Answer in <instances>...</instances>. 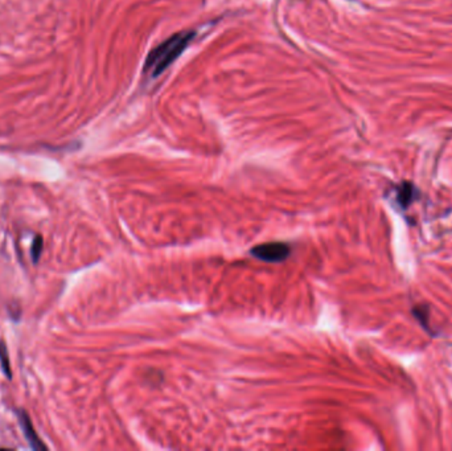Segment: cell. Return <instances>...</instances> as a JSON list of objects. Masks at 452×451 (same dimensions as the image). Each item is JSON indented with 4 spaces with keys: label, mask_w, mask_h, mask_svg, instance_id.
<instances>
[{
    "label": "cell",
    "mask_w": 452,
    "mask_h": 451,
    "mask_svg": "<svg viewBox=\"0 0 452 451\" xmlns=\"http://www.w3.org/2000/svg\"><path fill=\"white\" fill-rule=\"evenodd\" d=\"M193 37L195 32H179L154 48L146 59L143 69L144 75L154 78L161 75L167 68H170V65L180 57V55L186 50Z\"/></svg>",
    "instance_id": "1"
},
{
    "label": "cell",
    "mask_w": 452,
    "mask_h": 451,
    "mask_svg": "<svg viewBox=\"0 0 452 451\" xmlns=\"http://www.w3.org/2000/svg\"><path fill=\"white\" fill-rule=\"evenodd\" d=\"M251 254L266 262H281L290 256V248L283 242H267L253 248Z\"/></svg>",
    "instance_id": "2"
},
{
    "label": "cell",
    "mask_w": 452,
    "mask_h": 451,
    "mask_svg": "<svg viewBox=\"0 0 452 451\" xmlns=\"http://www.w3.org/2000/svg\"><path fill=\"white\" fill-rule=\"evenodd\" d=\"M19 419H20L21 428L24 430V434L28 438V441L31 443L32 449H35V450H47V446L43 445V442L40 441V438L35 433L33 425H32L30 417L27 416V413L26 412H20L19 413Z\"/></svg>",
    "instance_id": "3"
},
{
    "label": "cell",
    "mask_w": 452,
    "mask_h": 451,
    "mask_svg": "<svg viewBox=\"0 0 452 451\" xmlns=\"http://www.w3.org/2000/svg\"><path fill=\"white\" fill-rule=\"evenodd\" d=\"M398 202H401L404 207H407L410 202H413L414 198V187L410 183H405L401 187L398 188V193H397Z\"/></svg>",
    "instance_id": "4"
},
{
    "label": "cell",
    "mask_w": 452,
    "mask_h": 451,
    "mask_svg": "<svg viewBox=\"0 0 452 451\" xmlns=\"http://www.w3.org/2000/svg\"><path fill=\"white\" fill-rule=\"evenodd\" d=\"M41 253H43V237L41 236H36V238L33 240V244H32L31 248L32 260H33L35 264L39 261Z\"/></svg>",
    "instance_id": "5"
},
{
    "label": "cell",
    "mask_w": 452,
    "mask_h": 451,
    "mask_svg": "<svg viewBox=\"0 0 452 451\" xmlns=\"http://www.w3.org/2000/svg\"><path fill=\"white\" fill-rule=\"evenodd\" d=\"M0 361H1V367H3V371L4 374H7L8 378H11V368H10V360H8V352H7V348L4 344L0 345Z\"/></svg>",
    "instance_id": "6"
}]
</instances>
